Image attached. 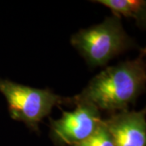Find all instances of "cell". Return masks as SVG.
I'll return each mask as SVG.
<instances>
[{
    "instance_id": "7",
    "label": "cell",
    "mask_w": 146,
    "mask_h": 146,
    "mask_svg": "<svg viewBox=\"0 0 146 146\" xmlns=\"http://www.w3.org/2000/svg\"><path fill=\"white\" fill-rule=\"evenodd\" d=\"M72 146H115L112 136L104 120L102 121L97 130L84 141Z\"/></svg>"
},
{
    "instance_id": "6",
    "label": "cell",
    "mask_w": 146,
    "mask_h": 146,
    "mask_svg": "<svg viewBox=\"0 0 146 146\" xmlns=\"http://www.w3.org/2000/svg\"><path fill=\"white\" fill-rule=\"evenodd\" d=\"M109 7L114 16L133 18L139 26L145 28L146 23V2L142 0H98L93 1Z\"/></svg>"
},
{
    "instance_id": "4",
    "label": "cell",
    "mask_w": 146,
    "mask_h": 146,
    "mask_svg": "<svg viewBox=\"0 0 146 146\" xmlns=\"http://www.w3.org/2000/svg\"><path fill=\"white\" fill-rule=\"evenodd\" d=\"M72 103L76 105L73 111H63L57 120L50 119V136L58 146H72L91 136L100 123V110L94 105L75 97Z\"/></svg>"
},
{
    "instance_id": "3",
    "label": "cell",
    "mask_w": 146,
    "mask_h": 146,
    "mask_svg": "<svg viewBox=\"0 0 146 146\" xmlns=\"http://www.w3.org/2000/svg\"><path fill=\"white\" fill-rule=\"evenodd\" d=\"M0 93L8 103L11 119L21 121L32 131L38 132L39 123L51 112L53 107L72 103L49 89H39L0 78Z\"/></svg>"
},
{
    "instance_id": "2",
    "label": "cell",
    "mask_w": 146,
    "mask_h": 146,
    "mask_svg": "<svg viewBox=\"0 0 146 146\" xmlns=\"http://www.w3.org/2000/svg\"><path fill=\"white\" fill-rule=\"evenodd\" d=\"M71 43L91 67L104 66L134 45L122 26L120 17L115 16L80 30L72 36Z\"/></svg>"
},
{
    "instance_id": "1",
    "label": "cell",
    "mask_w": 146,
    "mask_h": 146,
    "mask_svg": "<svg viewBox=\"0 0 146 146\" xmlns=\"http://www.w3.org/2000/svg\"><path fill=\"white\" fill-rule=\"evenodd\" d=\"M144 57L145 50L134 60L106 68L75 98L111 115L127 110L128 106L134 103L145 91L146 68Z\"/></svg>"
},
{
    "instance_id": "5",
    "label": "cell",
    "mask_w": 146,
    "mask_h": 146,
    "mask_svg": "<svg viewBox=\"0 0 146 146\" xmlns=\"http://www.w3.org/2000/svg\"><path fill=\"white\" fill-rule=\"evenodd\" d=\"M104 122L115 146H146L145 109L119 112Z\"/></svg>"
}]
</instances>
